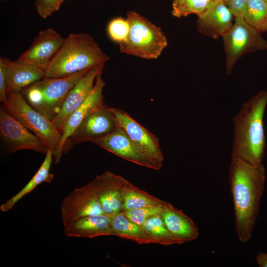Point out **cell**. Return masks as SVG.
<instances>
[{
    "label": "cell",
    "mask_w": 267,
    "mask_h": 267,
    "mask_svg": "<svg viewBox=\"0 0 267 267\" xmlns=\"http://www.w3.org/2000/svg\"><path fill=\"white\" fill-rule=\"evenodd\" d=\"M263 164L254 166L231 159L229 183L233 204L236 234L242 243L252 236L265 184Z\"/></svg>",
    "instance_id": "6da1fadb"
},
{
    "label": "cell",
    "mask_w": 267,
    "mask_h": 267,
    "mask_svg": "<svg viewBox=\"0 0 267 267\" xmlns=\"http://www.w3.org/2000/svg\"><path fill=\"white\" fill-rule=\"evenodd\" d=\"M267 91L262 90L245 102L233 119L231 159L257 166L262 164L266 150L263 118Z\"/></svg>",
    "instance_id": "7a4b0ae2"
},
{
    "label": "cell",
    "mask_w": 267,
    "mask_h": 267,
    "mask_svg": "<svg viewBox=\"0 0 267 267\" xmlns=\"http://www.w3.org/2000/svg\"><path fill=\"white\" fill-rule=\"evenodd\" d=\"M110 57L89 34H70L51 59L41 68L45 77L61 78L105 65Z\"/></svg>",
    "instance_id": "3957f363"
},
{
    "label": "cell",
    "mask_w": 267,
    "mask_h": 267,
    "mask_svg": "<svg viewBox=\"0 0 267 267\" xmlns=\"http://www.w3.org/2000/svg\"><path fill=\"white\" fill-rule=\"evenodd\" d=\"M89 69L61 78L44 77L23 89L21 94L30 106L51 121L68 92Z\"/></svg>",
    "instance_id": "277c9868"
},
{
    "label": "cell",
    "mask_w": 267,
    "mask_h": 267,
    "mask_svg": "<svg viewBox=\"0 0 267 267\" xmlns=\"http://www.w3.org/2000/svg\"><path fill=\"white\" fill-rule=\"evenodd\" d=\"M130 30L127 40L119 44L121 52L145 59H155L167 46L161 29L133 11L127 13Z\"/></svg>",
    "instance_id": "5b68a950"
},
{
    "label": "cell",
    "mask_w": 267,
    "mask_h": 267,
    "mask_svg": "<svg viewBox=\"0 0 267 267\" xmlns=\"http://www.w3.org/2000/svg\"><path fill=\"white\" fill-rule=\"evenodd\" d=\"M3 105L13 117L38 137L48 149L53 152L57 148L61 140V133L51 120L29 105L21 91L9 93Z\"/></svg>",
    "instance_id": "8992f818"
},
{
    "label": "cell",
    "mask_w": 267,
    "mask_h": 267,
    "mask_svg": "<svg viewBox=\"0 0 267 267\" xmlns=\"http://www.w3.org/2000/svg\"><path fill=\"white\" fill-rule=\"evenodd\" d=\"M235 18L232 27L222 36L226 56L225 69L228 74L244 54L267 48V42L261 32L248 24L243 17Z\"/></svg>",
    "instance_id": "52a82bcc"
},
{
    "label": "cell",
    "mask_w": 267,
    "mask_h": 267,
    "mask_svg": "<svg viewBox=\"0 0 267 267\" xmlns=\"http://www.w3.org/2000/svg\"><path fill=\"white\" fill-rule=\"evenodd\" d=\"M60 209L63 224L84 216L104 214L95 178L70 192L63 200Z\"/></svg>",
    "instance_id": "ba28073f"
},
{
    "label": "cell",
    "mask_w": 267,
    "mask_h": 267,
    "mask_svg": "<svg viewBox=\"0 0 267 267\" xmlns=\"http://www.w3.org/2000/svg\"><path fill=\"white\" fill-rule=\"evenodd\" d=\"M119 128L112 108L104 104L89 115L77 127L67 140L64 151L70 145L92 142L114 132Z\"/></svg>",
    "instance_id": "9c48e42d"
},
{
    "label": "cell",
    "mask_w": 267,
    "mask_h": 267,
    "mask_svg": "<svg viewBox=\"0 0 267 267\" xmlns=\"http://www.w3.org/2000/svg\"><path fill=\"white\" fill-rule=\"evenodd\" d=\"M0 132L11 152L28 149L45 154L48 149L38 137L13 117L3 105L0 107Z\"/></svg>",
    "instance_id": "30bf717a"
},
{
    "label": "cell",
    "mask_w": 267,
    "mask_h": 267,
    "mask_svg": "<svg viewBox=\"0 0 267 267\" xmlns=\"http://www.w3.org/2000/svg\"><path fill=\"white\" fill-rule=\"evenodd\" d=\"M119 127L135 146L153 161L162 164L164 156L157 136L122 109L112 108Z\"/></svg>",
    "instance_id": "8fae6325"
},
{
    "label": "cell",
    "mask_w": 267,
    "mask_h": 267,
    "mask_svg": "<svg viewBox=\"0 0 267 267\" xmlns=\"http://www.w3.org/2000/svg\"><path fill=\"white\" fill-rule=\"evenodd\" d=\"M92 142L122 159L140 166L157 171L162 167V164L153 161L142 153L120 127L114 132L94 139Z\"/></svg>",
    "instance_id": "7c38bea8"
},
{
    "label": "cell",
    "mask_w": 267,
    "mask_h": 267,
    "mask_svg": "<svg viewBox=\"0 0 267 267\" xmlns=\"http://www.w3.org/2000/svg\"><path fill=\"white\" fill-rule=\"evenodd\" d=\"M101 74L96 77L93 88L87 98L67 119L61 133L60 143L53 152L55 164L59 163L66 141L77 127L92 112L104 104L103 90L105 83Z\"/></svg>",
    "instance_id": "4fadbf2b"
},
{
    "label": "cell",
    "mask_w": 267,
    "mask_h": 267,
    "mask_svg": "<svg viewBox=\"0 0 267 267\" xmlns=\"http://www.w3.org/2000/svg\"><path fill=\"white\" fill-rule=\"evenodd\" d=\"M64 40L53 28L40 31L30 46L16 60L28 65L42 68L51 59Z\"/></svg>",
    "instance_id": "5bb4252c"
},
{
    "label": "cell",
    "mask_w": 267,
    "mask_h": 267,
    "mask_svg": "<svg viewBox=\"0 0 267 267\" xmlns=\"http://www.w3.org/2000/svg\"><path fill=\"white\" fill-rule=\"evenodd\" d=\"M104 66L100 65L90 68L68 92L60 111L51 120L55 127L60 133L68 117L90 93L96 77L102 73Z\"/></svg>",
    "instance_id": "9a60e30c"
},
{
    "label": "cell",
    "mask_w": 267,
    "mask_h": 267,
    "mask_svg": "<svg viewBox=\"0 0 267 267\" xmlns=\"http://www.w3.org/2000/svg\"><path fill=\"white\" fill-rule=\"evenodd\" d=\"M233 17L223 0H212L207 9L198 15L197 28L201 34L218 39L232 27Z\"/></svg>",
    "instance_id": "2e32d148"
},
{
    "label": "cell",
    "mask_w": 267,
    "mask_h": 267,
    "mask_svg": "<svg viewBox=\"0 0 267 267\" xmlns=\"http://www.w3.org/2000/svg\"><path fill=\"white\" fill-rule=\"evenodd\" d=\"M94 178L97 185L99 200L103 213L112 215L122 212V188L126 179L110 171H106Z\"/></svg>",
    "instance_id": "e0dca14e"
},
{
    "label": "cell",
    "mask_w": 267,
    "mask_h": 267,
    "mask_svg": "<svg viewBox=\"0 0 267 267\" xmlns=\"http://www.w3.org/2000/svg\"><path fill=\"white\" fill-rule=\"evenodd\" d=\"M68 237L93 238L113 235L111 215L105 214L84 216L63 224Z\"/></svg>",
    "instance_id": "ac0fdd59"
},
{
    "label": "cell",
    "mask_w": 267,
    "mask_h": 267,
    "mask_svg": "<svg viewBox=\"0 0 267 267\" xmlns=\"http://www.w3.org/2000/svg\"><path fill=\"white\" fill-rule=\"evenodd\" d=\"M6 71L7 95L23 89L45 77L43 70L37 67L24 64L4 57H0Z\"/></svg>",
    "instance_id": "d6986e66"
},
{
    "label": "cell",
    "mask_w": 267,
    "mask_h": 267,
    "mask_svg": "<svg viewBox=\"0 0 267 267\" xmlns=\"http://www.w3.org/2000/svg\"><path fill=\"white\" fill-rule=\"evenodd\" d=\"M161 216L169 231L182 244L197 238L199 231L196 224L182 211L166 201Z\"/></svg>",
    "instance_id": "ffe728a7"
},
{
    "label": "cell",
    "mask_w": 267,
    "mask_h": 267,
    "mask_svg": "<svg viewBox=\"0 0 267 267\" xmlns=\"http://www.w3.org/2000/svg\"><path fill=\"white\" fill-rule=\"evenodd\" d=\"M53 158V150L48 149L42 164L34 177L18 193L0 206V210L2 212L10 210L20 200L32 192L41 183L50 182L52 181L53 175L50 173V169Z\"/></svg>",
    "instance_id": "44dd1931"
},
{
    "label": "cell",
    "mask_w": 267,
    "mask_h": 267,
    "mask_svg": "<svg viewBox=\"0 0 267 267\" xmlns=\"http://www.w3.org/2000/svg\"><path fill=\"white\" fill-rule=\"evenodd\" d=\"M113 236L127 239L139 244L153 243L142 227L130 220L122 212L111 215Z\"/></svg>",
    "instance_id": "7402d4cb"
},
{
    "label": "cell",
    "mask_w": 267,
    "mask_h": 267,
    "mask_svg": "<svg viewBox=\"0 0 267 267\" xmlns=\"http://www.w3.org/2000/svg\"><path fill=\"white\" fill-rule=\"evenodd\" d=\"M122 191L123 211L158 206L165 202L140 189L127 179L122 185Z\"/></svg>",
    "instance_id": "603a6c76"
},
{
    "label": "cell",
    "mask_w": 267,
    "mask_h": 267,
    "mask_svg": "<svg viewBox=\"0 0 267 267\" xmlns=\"http://www.w3.org/2000/svg\"><path fill=\"white\" fill-rule=\"evenodd\" d=\"M141 226L150 237L153 244L165 246L182 244L169 231L164 223L161 214L149 217Z\"/></svg>",
    "instance_id": "cb8c5ba5"
},
{
    "label": "cell",
    "mask_w": 267,
    "mask_h": 267,
    "mask_svg": "<svg viewBox=\"0 0 267 267\" xmlns=\"http://www.w3.org/2000/svg\"><path fill=\"white\" fill-rule=\"evenodd\" d=\"M243 18L260 32H267V2L265 0H248Z\"/></svg>",
    "instance_id": "d4e9b609"
},
{
    "label": "cell",
    "mask_w": 267,
    "mask_h": 267,
    "mask_svg": "<svg viewBox=\"0 0 267 267\" xmlns=\"http://www.w3.org/2000/svg\"><path fill=\"white\" fill-rule=\"evenodd\" d=\"M212 0H173L172 14L180 18L191 14L202 13Z\"/></svg>",
    "instance_id": "484cf974"
},
{
    "label": "cell",
    "mask_w": 267,
    "mask_h": 267,
    "mask_svg": "<svg viewBox=\"0 0 267 267\" xmlns=\"http://www.w3.org/2000/svg\"><path fill=\"white\" fill-rule=\"evenodd\" d=\"M130 26L127 19L116 17L109 21L107 32L110 39L119 44L125 42L128 36Z\"/></svg>",
    "instance_id": "4316f807"
},
{
    "label": "cell",
    "mask_w": 267,
    "mask_h": 267,
    "mask_svg": "<svg viewBox=\"0 0 267 267\" xmlns=\"http://www.w3.org/2000/svg\"><path fill=\"white\" fill-rule=\"evenodd\" d=\"M165 203L162 205L158 206L145 207L123 211L122 212L130 220L142 226L143 222L149 217L154 215L161 214L163 210Z\"/></svg>",
    "instance_id": "83f0119b"
},
{
    "label": "cell",
    "mask_w": 267,
    "mask_h": 267,
    "mask_svg": "<svg viewBox=\"0 0 267 267\" xmlns=\"http://www.w3.org/2000/svg\"><path fill=\"white\" fill-rule=\"evenodd\" d=\"M65 0H36L35 6L38 14L43 19L58 11Z\"/></svg>",
    "instance_id": "f1b7e54d"
},
{
    "label": "cell",
    "mask_w": 267,
    "mask_h": 267,
    "mask_svg": "<svg viewBox=\"0 0 267 267\" xmlns=\"http://www.w3.org/2000/svg\"><path fill=\"white\" fill-rule=\"evenodd\" d=\"M235 17H243L248 0H223Z\"/></svg>",
    "instance_id": "f546056e"
},
{
    "label": "cell",
    "mask_w": 267,
    "mask_h": 267,
    "mask_svg": "<svg viewBox=\"0 0 267 267\" xmlns=\"http://www.w3.org/2000/svg\"><path fill=\"white\" fill-rule=\"evenodd\" d=\"M7 74L5 67L0 60V100L3 103L7 99L6 93Z\"/></svg>",
    "instance_id": "4dcf8cb0"
},
{
    "label": "cell",
    "mask_w": 267,
    "mask_h": 267,
    "mask_svg": "<svg viewBox=\"0 0 267 267\" xmlns=\"http://www.w3.org/2000/svg\"><path fill=\"white\" fill-rule=\"evenodd\" d=\"M258 266L260 267H267V253H259L256 259Z\"/></svg>",
    "instance_id": "1f68e13d"
},
{
    "label": "cell",
    "mask_w": 267,
    "mask_h": 267,
    "mask_svg": "<svg viewBox=\"0 0 267 267\" xmlns=\"http://www.w3.org/2000/svg\"><path fill=\"white\" fill-rule=\"evenodd\" d=\"M3 1H6L7 0H2Z\"/></svg>",
    "instance_id": "d6a6232c"
},
{
    "label": "cell",
    "mask_w": 267,
    "mask_h": 267,
    "mask_svg": "<svg viewBox=\"0 0 267 267\" xmlns=\"http://www.w3.org/2000/svg\"><path fill=\"white\" fill-rule=\"evenodd\" d=\"M267 2V0H265Z\"/></svg>",
    "instance_id": "836d02e7"
}]
</instances>
